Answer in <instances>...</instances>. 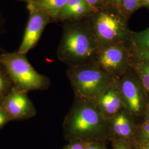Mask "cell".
Returning a JSON list of instances; mask_svg holds the SVG:
<instances>
[{
	"instance_id": "obj_1",
	"label": "cell",
	"mask_w": 149,
	"mask_h": 149,
	"mask_svg": "<svg viewBox=\"0 0 149 149\" xmlns=\"http://www.w3.org/2000/svg\"><path fill=\"white\" fill-rule=\"evenodd\" d=\"M63 130L65 140L87 142L109 139L106 120L93 101L74 97L73 104L64 119Z\"/></svg>"
},
{
	"instance_id": "obj_2",
	"label": "cell",
	"mask_w": 149,
	"mask_h": 149,
	"mask_svg": "<svg viewBox=\"0 0 149 149\" xmlns=\"http://www.w3.org/2000/svg\"><path fill=\"white\" fill-rule=\"evenodd\" d=\"M100 49L91 27L66 23L56 54L60 61L71 67L96 63Z\"/></svg>"
},
{
	"instance_id": "obj_3",
	"label": "cell",
	"mask_w": 149,
	"mask_h": 149,
	"mask_svg": "<svg viewBox=\"0 0 149 149\" xmlns=\"http://www.w3.org/2000/svg\"><path fill=\"white\" fill-rule=\"evenodd\" d=\"M66 75L74 97L93 102L115 80L96 63L68 67Z\"/></svg>"
},
{
	"instance_id": "obj_4",
	"label": "cell",
	"mask_w": 149,
	"mask_h": 149,
	"mask_svg": "<svg viewBox=\"0 0 149 149\" xmlns=\"http://www.w3.org/2000/svg\"><path fill=\"white\" fill-rule=\"evenodd\" d=\"M0 65L5 68L14 86L27 93L49 87V78L34 69L25 54L1 50Z\"/></svg>"
},
{
	"instance_id": "obj_5",
	"label": "cell",
	"mask_w": 149,
	"mask_h": 149,
	"mask_svg": "<svg viewBox=\"0 0 149 149\" xmlns=\"http://www.w3.org/2000/svg\"><path fill=\"white\" fill-rule=\"evenodd\" d=\"M120 10L100 9L92 21V29L100 48L118 43H125L130 36L125 17Z\"/></svg>"
},
{
	"instance_id": "obj_6",
	"label": "cell",
	"mask_w": 149,
	"mask_h": 149,
	"mask_svg": "<svg viewBox=\"0 0 149 149\" xmlns=\"http://www.w3.org/2000/svg\"><path fill=\"white\" fill-rule=\"evenodd\" d=\"M130 52L125 43L112 44L101 48L96 60L102 69L119 80L130 68Z\"/></svg>"
},
{
	"instance_id": "obj_7",
	"label": "cell",
	"mask_w": 149,
	"mask_h": 149,
	"mask_svg": "<svg viewBox=\"0 0 149 149\" xmlns=\"http://www.w3.org/2000/svg\"><path fill=\"white\" fill-rule=\"evenodd\" d=\"M129 70L118 81V85L125 109L133 117H138L146 111L148 99L138 76Z\"/></svg>"
},
{
	"instance_id": "obj_8",
	"label": "cell",
	"mask_w": 149,
	"mask_h": 149,
	"mask_svg": "<svg viewBox=\"0 0 149 149\" xmlns=\"http://www.w3.org/2000/svg\"><path fill=\"white\" fill-rule=\"evenodd\" d=\"M11 120H25L34 117L37 110L28 93L16 87L6 96L0 103Z\"/></svg>"
},
{
	"instance_id": "obj_9",
	"label": "cell",
	"mask_w": 149,
	"mask_h": 149,
	"mask_svg": "<svg viewBox=\"0 0 149 149\" xmlns=\"http://www.w3.org/2000/svg\"><path fill=\"white\" fill-rule=\"evenodd\" d=\"M29 18L21 44L17 52L26 55L37 44L47 25L52 19L49 16L27 3Z\"/></svg>"
},
{
	"instance_id": "obj_10",
	"label": "cell",
	"mask_w": 149,
	"mask_h": 149,
	"mask_svg": "<svg viewBox=\"0 0 149 149\" xmlns=\"http://www.w3.org/2000/svg\"><path fill=\"white\" fill-rule=\"evenodd\" d=\"M109 141L123 140L132 145L137 127L133 117L125 109L121 110L113 117L107 120Z\"/></svg>"
},
{
	"instance_id": "obj_11",
	"label": "cell",
	"mask_w": 149,
	"mask_h": 149,
	"mask_svg": "<svg viewBox=\"0 0 149 149\" xmlns=\"http://www.w3.org/2000/svg\"><path fill=\"white\" fill-rule=\"evenodd\" d=\"M96 107L105 120H108L125 109L122 98L115 79L95 101Z\"/></svg>"
},
{
	"instance_id": "obj_12",
	"label": "cell",
	"mask_w": 149,
	"mask_h": 149,
	"mask_svg": "<svg viewBox=\"0 0 149 149\" xmlns=\"http://www.w3.org/2000/svg\"><path fill=\"white\" fill-rule=\"evenodd\" d=\"M68 0H38L29 3L39 11H42L53 20H56L60 12Z\"/></svg>"
},
{
	"instance_id": "obj_13",
	"label": "cell",
	"mask_w": 149,
	"mask_h": 149,
	"mask_svg": "<svg viewBox=\"0 0 149 149\" xmlns=\"http://www.w3.org/2000/svg\"><path fill=\"white\" fill-rule=\"evenodd\" d=\"M130 68L138 76L149 100V62L138 59L136 62H131Z\"/></svg>"
},
{
	"instance_id": "obj_14",
	"label": "cell",
	"mask_w": 149,
	"mask_h": 149,
	"mask_svg": "<svg viewBox=\"0 0 149 149\" xmlns=\"http://www.w3.org/2000/svg\"><path fill=\"white\" fill-rule=\"evenodd\" d=\"M130 40L133 49L149 50V28L143 32L130 34Z\"/></svg>"
},
{
	"instance_id": "obj_15",
	"label": "cell",
	"mask_w": 149,
	"mask_h": 149,
	"mask_svg": "<svg viewBox=\"0 0 149 149\" xmlns=\"http://www.w3.org/2000/svg\"><path fill=\"white\" fill-rule=\"evenodd\" d=\"M14 87L5 68L0 65V103Z\"/></svg>"
},
{
	"instance_id": "obj_16",
	"label": "cell",
	"mask_w": 149,
	"mask_h": 149,
	"mask_svg": "<svg viewBox=\"0 0 149 149\" xmlns=\"http://www.w3.org/2000/svg\"><path fill=\"white\" fill-rule=\"evenodd\" d=\"M149 141V123H144L137 127L134 143L132 144H141Z\"/></svg>"
},
{
	"instance_id": "obj_17",
	"label": "cell",
	"mask_w": 149,
	"mask_h": 149,
	"mask_svg": "<svg viewBox=\"0 0 149 149\" xmlns=\"http://www.w3.org/2000/svg\"><path fill=\"white\" fill-rule=\"evenodd\" d=\"M143 5V0H122L120 10L124 14L129 15Z\"/></svg>"
},
{
	"instance_id": "obj_18",
	"label": "cell",
	"mask_w": 149,
	"mask_h": 149,
	"mask_svg": "<svg viewBox=\"0 0 149 149\" xmlns=\"http://www.w3.org/2000/svg\"><path fill=\"white\" fill-rule=\"evenodd\" d=\"M85 3V2L83 0H68L66 5L64 6V7L61 10V11L60 12L57 18V21H59V19L61 17L68 13L70 11H71L76 7Z\"/></svg>"
},
{
	"instance_id": "obj_19",
	"label": "cell",
	"mask_w": 149,
	"mask_h": 149,
	"mask_svg": "<svg viewBox=\"0 0 149 149\" xmlns=\"http://www.w3.org/2000/svg\"><path fill=\"white\" fill-rule=\"evenodd\" d=\"M68 142V144L63 149H85L89 143L81 140H76Z\"/></svg>"
},
{
	"instance_id": "obj_20",
	"label": "cell",
	"mask_w": 149,
	"mask_h": 149,
	"mask_svg": "<svg viewBox=\"0 0 149 149\" xmlns=\"http://www.w3.org/2000/svg\"><path fill=\"white\" fill-rule=\"evenodd\" d=\"M111 149H134L127 142L123 140H112Z\"/></svg>"
},
{
	"instance_id": "obj_21",
	"label": "cell",
	"mask_w": 149,
	"mask_h": 149,
	"mask_svg": "<svg viewBox=\"0 0 149 149\" xmlns=\"http://www.w3.org/2000/svg\"><path fill=\"white\" fill-rule=\"evenodd\" d=\"M134 54L139 60L149 62V50L133 49Z\"/></svg>"
},
{
	"instance_id": "obj_22",
	"label": "cell",
	"mask_w": 149,
	"mask_h": 149,
	"mask_svg": "<svg viewBox=\"0 0 149 149\" xmlns=\"http://www.w3.org/2000/svg\"><path fill=\"white\" fill-rule=\"evenodd\" d=\"M86 3L92 12H97L101 8L103 4L104 3V0H83Z\"/></svg>"
},
{
	"instance_id": "obj_23",
	"label": "cell",
	"mask_w": 149,
	"mask_h": 149,
	"mask_svg": "<svg viewBox=\"0 0 149 149\" xmlns=\"http://www.w3.org/2000/svg\"><path fill=\"white\" fill-rule=\"evenodd\" d=\"M85 149H108L106 148L104 141L97 140L88 143Z\"/></svg>"
},
{
	"instance_id": "obj_24",
	"label": "cell",
	"mask_w": 149,
	"mask_h": 149,
	"mask_svg": "<svg viewBox=\"0 0 149 149\" xmlns=\"http://www.w3.org/2000/svg\"><path fill=\"white\" fill-rule=\"evenodd\" d=\"M11 121L10 118L4 110L0 107V129L3 128L7 123Z\"/></svg>"
},
{
	"instance_id": "obj_25",
	"label": "cell",
	"mask_w": 149,
	"mask_h": 149,
	"mask_svg": "<svg viewBox=\"0 0 149 149\" xmlns=\"http://www.w3.org/2000/svg\"><path fill=\"white\" fill-rule=\"evenodd\" d=\"M5 19L0 13V35L5 32Z\"/></svg>"
},
{
	"instance_id": "obj_26",
	"label": "cell",
	"mask_w": 149,
	"mask_h": 149,
	"mask_svg": "<svg viewBox=\"0 0 149 149\" xmlns=\"http://www.w3.org/2000/svg\"><path fill=\"white\" fill-rule=\"evenodd\" d=\"M132 146L135 149H149V141L141 144H133Z\"/></svg>"
},
{
	"instance_id": "obj_27",
	"label": "cell",
	"mask_w": 149,
	"mask_h": 149,
	"mask_svg": "<svg viewBox=\"0 0 149 149\" xmlns=\"http://www.w3.org/2000/svg\"><path fill=\"white\" fill-rule=\"evenodd\" d=\"M109 1L116 7H117V8L120 10V5H121L122 0H109Z\"/></svg>"
},
{
	"instance_id": "obj_28",
	"label": "cell",
	"mask_w": 149,
	"mask_h": 149,
	"mask_svg": "<svg viewBox=\"0 0 149 149\" xmlns=\"http://www.w3.org/2000/svg\"><path fill=\"white\" fill-rule=\"evenodd\" d=\"M16 1H21V2H26V3H33L34 2H36L38 0H16Z\"/></svg>"
},
{
	"instance_id": "obj_29",
	"label": "cell",
	"mask_w": 149,
	"mask_h": 149,
	"mask_svg": "<svg viewBox=\"0 0 149 149\" xmlns=\"http://www.w3.org/2000/svg\"><path fill=\"white\" fill-rule=\"evenodd\" d=\"M143 5L149 7V0H143Z\"/></svg>"
},
{
	"instance_id": "obj_30",
	"label": "cell",
	"mask_w": 149,
	"mask_h": 149,
	"mask_svg": "<svg viewBox=\"0 0 149 149\" xmlns=\"http://www.w3.org/2000/svg\"><path fill=\"white\" fill-rule=\"evenodd\" d=\"M144 123H149V116H145V122H144Z\"/></svg>"
}]
</instances>
